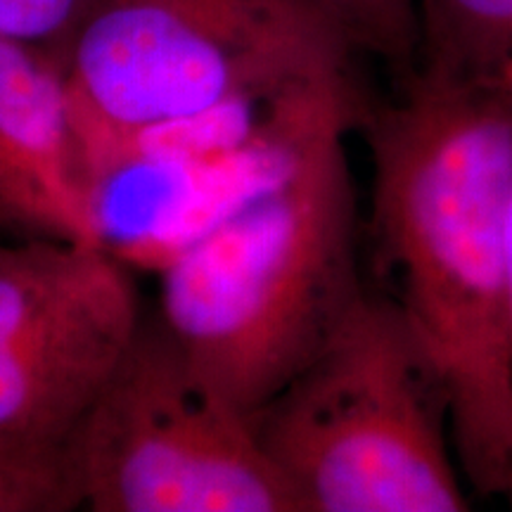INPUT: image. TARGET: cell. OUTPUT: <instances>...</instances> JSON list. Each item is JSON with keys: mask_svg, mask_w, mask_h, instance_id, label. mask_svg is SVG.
<instances>
[{"mask_svg": "<svg viewBox=\"0 0 512 512\" xmlns=\"http://www.w3.org/2000/svg\"><path fill=\"white\" fill-rule=\"evenodd\" d=\"M98 0H0V38L64 55Z\"/></svg>", "mask_w": 512, "mask_h": 512, "instance_id": "cell-11", "label": "cell"}, {"mask_svg": "<svg viewBox=\"0 0 512 512\" xmlns=\"http://www.w3.org/2000/svg\"><path fill=\"white\" fill-rule=\"evenodd\" d=\"M62 448L93 512H304L247 415L200 380L157 311H143Z\"/></svg>", "mask_w": 512, "mask_h": 512, "instance_id": "cell-5", "label": "cell"}, {"mask_svg": "<svg viewBox=\"0 0 512 512\" xmlns=\"http://www.w3.org/2000/svg\"><path fill=\"white\" fill-rule=\"evenodd\" d=\"M143 311L112 249L0 238V439L62 446Z\"/></svg>", "mask_w": 512, "mask_h": 512, "instance_id": "cell-6", "label": "cell"}, {"mask_svg": "<svg viewBox=\"0 0 512 512\" xmlns=\"http://www.w3.org/2000/svg\"><path fill=\"white\" fill-rule=\"evenodd\" d=\"M420 76L512 93V0H418Z\"/></svg>", "mask_w": 512, "mask_h": 512, "instance_id": "cell-8", "label": "cell"}, {"mask_svg": "<svg viewBox=\"0 0 512 512\" xmlns=\"http://www.w3.org/2000/svg\"><path fill=\"white\" fill-rule=\"evenodd\" d=\"M79 510L62 446L0 439V512Z\"/></svg>", "mask_w": 512, "mask_h": 512, "instance_id": "cell-10", "label": "cell"}, {"mask_svg": "<svg viewBox=\"0 0 512 512\" xmlns=\"http://www.w3.org/2000/svg\"><path fill=\"white\" fill-rule=\"evenodd\" d=\"M304 512H465L444 382L399 302L363 292L249 418Z\"/></svg>", "mask_w": 512, "mask_h": 512, "instance_id": "cell-3", "label": "cell"}, {"mask_svg": "<svg viewBox=\"0 0 512 512\" xmlns=\"http://www.w3.org/2000/svg\"><path fill=\"white\" fill-rule=\"evenodd\" d=\"M354 55L320 0H98L62 64L95 178L140 133L349 74Z\"/></svg>", "mask_w": 512, "mask_h": 512, "instance_id": "cell-4", "label": "cell"}, {"mask_svg": "<svg viewBox=\"0 0 512 512\" xmlns=\"http://www.w3.org/2000/svg\"><path fill=\"white\" fill-rule=\"evenodd\" d=\"M508 344H510V358H512V216H510V271H508ZM505 501L512 505V482Z\"/></svg>", "mask_w": 512, "mask_h": 512, "instance_id": "cell-12", "label": "cell"}, {"mask_svg": "<svg viewBox=\"0 0 512 512\" xmlns=\"http://www.w3.org/2000/svg\"><path fill=\"white\" fill-rule=\"evenodd\" d=\"M0 235L102 245L62 57L0 38Z\"/></svg>", "mask_w": 512, "mask_h": 512, "instance_id": "cell-7", "label": "cell"}, {"mask_svg": "<svg viewBox=\"0 0 512 512\" xmlns=\"http://www.w3.org/2000/svg\"><path fill=\"white\" fill-rule=\"evenodd\" d=\"M370 233L448 396L463 477L484 498L512 482L508 271L512 93L413 74L368 102Z\"/></svg>", "mask_w": 512, "mask_h": 512, "instance_id": "cell-1", "label": "cell"}, {"mask_svg": "<svg viewBox=\"0 0 512 512\" xmlns=\"http://www.w3.org/2000/svg\"><path fill=\"white\" fill-rule=\"evenodd\" d=\"M356 53L373 55L399 83L418 72V0H320Z\"/></svg>", "mask_w": 512, "mask_h": 512, "instance_id": "cell-9", "label": "cell"}, {"mask_svg": "<svg viewBox=\"0 0 512 512\" xmlns=\"http://www.w3.org/2000/svg\"><path fill=\"white\" fill-rule=\"evenodd\" d=\"M351 133H323L162 259L157 316L200 380L247 418L309 366L366 292Z\"/></svg>", "mask_w": 512, "mask_h": 512, "instance_id": "cell-2", "label": "cell"}]
</instances>
